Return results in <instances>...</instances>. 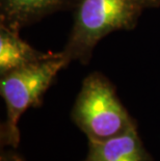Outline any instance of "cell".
<instances>
[{
    "mask_svg": "<svg viewBox=\"0 0 160 161\" xmlns=\"http://www.w3.org/2000/svg\"><path fill=\"white\" fill-rule=\"evenodd\" d=\"M142 0H78L73 26L60 51L68 63H90L100 41L117 30H131L144 11Z\"/></svg>",
    "mask_w": 160,
    "mask_h": 161,
    "instance_id": "6da1fadb",
    "label": "cell"
},
{
    "mask_svg": "<svg viewBox=\"0 0 160 161\" xmlns=\"http://www.w3.org/2000/svg\"><path fill=\"white\" fill-rule=\"evenodd\" d=\"M62 52L0 76V94L5 103L6 118L0 129L2 147L17 149L20 143L18 123L31 107H39L57 74L69 66Z\"/></svg>",
    "mask_w": 160,
    "mask_h": 161,
    "instance_id": "7a4b0ae2",
    "label": "cell"
},
{
    "mask_svg": "<svg viewBox=\"0 0 160 161\" xmlns=\"http://www.w3.org/2000/svg\"><path fill=\"white\" fill-rule=\"evenodd\" d=\"M71 119L88 142H103L137 126L119 99L114 85L99 72L83 79Z\"/></svg>",
    "mask_w": 160,
    "mask_h": 161,
    "instance_id": "3957f363",
    "label": "cell"
},
{
    "mask_svg": "<svg viewBox=\"0 0 160 161\" xmlns=\"http://www.w3.org/2000/svg\"><path fill=\"white\" fill-rule=\"evenodd\" d=\"M78 0H0V25L18 30L53 13L74 8Z\"/></svg>",
    "mask_w": 160,
    "mask_h": 161,
    "instance_id": "277c9868",
    "label": "cell"
},
{
    "mask_svg": "<svg viewBox=\"0 0 160 161\" xmlns=\"http://www.w3.org/2000/svg\"><path fill=\"white\" fill-rule=\"evenodd\" d=\"M88 153L100 161H153L142 145L137 126L103 142H88Z\"/></svg>",
    "mask_w": 160,
    "mask_h": 161,
    "instance_id": "5b68a950",
    "label": "cell"
},
{
    "mask_svg": "<svg viewBox=\"0 0 160 161\" xmlns=\"http://www.w3.org/2000/svg\"><path fill=\"white\" fill-rule=\"evenodd\" d=\"M55 53L42 52L35 49L20 36L18 30L0 25V76L49 58Z\"/></svg>",
    "mask_w": 160,
    "mask_h": 161,
    "instance_id": "8992f818",
    "label": "cell"
},
{
    "mask_svg": "<svg viewBox=\"0 0 160 161\" xmlns=\"http://www.w3.org/2000/svg\"><path fill=\"white\" fill-rule=\"evenodd\" d=\"M0 161H25V159L15 150H5L1 152Z\"/></svg>",
    "mask_w": 160,
    "mask_h": 161,
    "instance_id": "52a82bcc",
    "label": "cell"
},
{
    "mask_svg": "<svg viewBox=\"0 0 160 161\" xmlns=\"http://www.w3.org/2000/svg\"><path fill=\"white\" fill-rule=\"evenodd\" d=\"M146 8H155L160 6V0H142Z\"/></svg>",
    "mask_w": 160,
    "mask_h": 161,
    "instance_id": "ba28073f",
    "label": "cell"
},
{
    "mask_svg": "<svg viewBox=\"0 0 160 161\" xmlns=\"http://www.w3.org/2000/svg\"><path fill=\"white\" fill-rule=\"evenodd\" d=\"M84 161H100L95 155H93V154H91V153H87V156H86V158Z\"/></svg>",
    "mask_w": 160,
    "mask_h": 161,
    "instance_id": "9c48e42d",
    "label": "cell"
}]
</instances>
